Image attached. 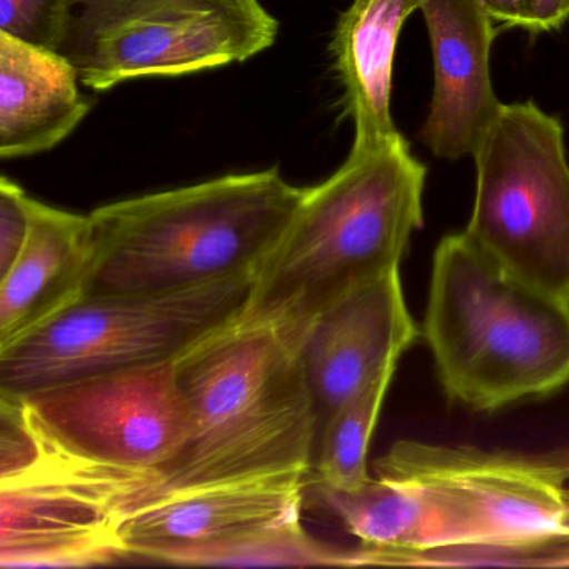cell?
I'll list each match as a JSON object with an SVG mask.
<instances>
[{"mask_svg":"<svg viewBox=\"0 0 569 569\" xmlns=\"http://www.w3.org/2000/svg\"><path fill=\"white\" fill-rule=\"evenodd\" d=\"M189 409L181 455L124 512L172 492L278 476H311L316 412L281 331L239 319L176 361Z\"/></svg>","mask_w":569,"mask_h":569,"instance_id":"obj_1","label":"cell"},{"mask_svg":"<svg viewBox=\"0 0 569 569\" xmlns=\"http://www.w3.org/2000/svg\"><path fill=\"white\" fill-rule=\"evenodd\" d=\"M426 168L401 134L349 152L321 184L306 188L271 254L256 272L241 321L291 338L349 292L399 271L422 226Z\"/></svg>","mask_w":569,"mask_h":569,"instance_id":"obj_2","label":"cell"},{"mask_svg":"<svg viewBox=\"0 0 569 569\" xmlns=\"http://www.w3.org/2000/svg\"><path fill=\"white\" fill-rule=\"evenodd\" d=\"M302 194L271 168L102 206L89 214L94 251L82 296L256 276Z\"/></svg>","mask_w":569,"mask_h":569,"instance_id":"obj_3","label":"cell"},{"mask_svg":"<svg viewBox=\"0 0 569 569\" xmlns=\"http://www.w3.org/2000/svg\"><path fill=\"white\" fill-rule=\"evenodd\" d=\"M425 338L446 395L476 411L569 382V301L512 278L465 232L436 249Z\"/></svg>","mask_w":569,"mask_h":569,"instance_id":"obj_4","label":"cell"},{"mask_svg":"<svg viewBox=\"0 0 569 569\" xmlns=\"http://www.w3.org/2000/svg\"><path fill=\"white\" fill-rule=\"evenodd\" d=\"M254 278L181 291L82 296L0 348V392L29 395L72 379L178 361L242 318Z\"/></svg>","mask_w":569,"mask_h":569,"instance_id":"obj_5","label":"cell"},{"mask_svg":"<svg viewBox=\"0 0 569 569\" xmlns=\"http://www.w3.org/2000/svg\"><path fill=\"white\" fill-rule=\"evenodd\" d=\"M375 471L425 499L441 551L516 555L569 541V451L526 456L399 441Z\"/></svg>","mask_w":569,"mask_h":569,"instance_id":"obj_6","label":"cell"},{"mask_svg":"<svg viewBox=\"0 0 569 569\" xmlns=\"http://www.w3.org/2000/svg\"><path fill=\"white\" fill-rule=\"evenodd\" d=\"M12 396L36 455L84 475L126 482L131 486L129 499L174 462L191 428L176 361Z\"/></svg>","mask_w":569,"mask_h":569,"instance_id":"obj_7","label":"cell"},{"mask_svg":"<svg viewBox=\"0 0 569 569\" xmlns=\"http://www.w3.org/2000/svg\"><path fill=\"white\" fill-rule=\"evenodd\" d=\"M465 234L512 278L569 301V164L561 122L532 102L502 104L472 152Z\"/></svg>","mask_w":569,"mask_h":569,"instance_id":"obj_8","label":"cell"},{"mask_svg":"<svg viewBox=\"0 0 569 569\" xmlns=\"http://www.w3.org/2000/svg\"><path fill=\"white\" fill-rule=\"evenodd\" d=\"M309 476L172 492L119 522L126 558L179 566H339L342 551L301 525Z\"/></svg>","mask_w":569,"mask_h":569,"instance_id":"obj_9","label":"cell"},{"mask_svg":"<svg viewBox=\"0 0 569 569\" xmlns=\"http://www.w3.org/2000/svg\"><path fill=\"white\" fill-rule=\"evenodd\" d=\"M122 482L41 458L0 475V566L89 568L126 558L119 542Z\"/></svg>","mask_w":569,"mask_h":569,"instance_id":"obj_10","label":"cell"},{"mask_svg":"<svg viewBox=\"0 0 569 569\" xmlns=\"http://www.w3.org/2000/svg\"><path fill=\"white\" fill-rule=\"evenodd\" d=\"M399 271L349 292L288 339L316 412V441L326 422L366 386L395 375L419 338Z\"/></svg>","mask_w":569,"mask_h":569,"instance_id":"obj_11","label":"cell"},{"mask_svg":"<svg viewBox=\"0 0 569 569\" xmlns=\"http://www.w3.org/2000/svg\"><path fill=\"white\" fill-rule=\"evenodd\" d=\"M435 92L419 138L441 159L472 154L501 111L491 82L498 29L478 0H422Z\"/></svg>","mask_w":569,"mask_h":569,"instance_id":"obj_12","label":"cell"},{"mask_svg":"<svg viewBox=\"0 0 569 569\" xmlns=\"http://www.w3.org/2000/svg\"><path fill=\"white\" fill-rule=\"evenodd\" d=\"M89 216L32 202L21 254L0 276V348L54 318L84 292L92 266Z\"/></svg>","mask_w":569,"mask_h":569,"instance_id":"obj_13","label":"cell"},{"mask_svg":"<svg viewBox=\"0 0 569 569\" xmlns=\"http://www.w3.org/2000/svg\"><path fill=\"white\" fill-rule=\"evenodd\" d=\"M74 66L58 52L0 32V158L51 151L91 111Z\"/></svg>","mask_w":569,"mask_h":569,"instance_id":"obj_14","label":"cell"},{"mask_svg":"<svg viewBox=\"0 0 569 569\" xmlns=\"http://www.w3.org/2000/svg\"><path fill=\"white\" fill-rule=\"evenodd\" d=\"M422 0H352L331 41L345 108L355 122L351 151H371L398 138L391 118L392 69L402 26Z\"/></svg>","mask_w":569,"mask_h":569,"instance_id":"obj_15","label":"cell"},{"mask_svg":"<svg viewBox=\"0 0 569 569\" xmlns=\"http://www.w3.org/2000/svg\"><path fill=\"white\" fill-rule=\"evenodd\" d=\"M392 376H382L366 386L326 422L316 441L315 481L329 488L355 489L371 478L369 442Z\"/></svg>","mask_w":569,"mask_h":569,"instance_id":"obj_16","label":"cell"},{"mask_svg":"<svg viewBox=\"0 0 569 569\" xmlns=\"http://www.w3.org/2000/svg\"><path fill=\"white\" fill-rule=\"evenodd\" d=\"M71 0H0V32L58 51Z\"/></svg>","mask_w":569,"mask_h":569,"instance_id":"obj_17","label":"cell"},{"mask_svg":"<svg viewBox=\"0 0 569 569\" xmlns=\"http://www.w3.org/2000/svg\"><path fill=\"white\" fill-rule=\"evenodd\" d=\"M478 4L495 24L532 34L556 31L569 19V0H478Z\"/></svg>","mask_w":569,"mask_h":569,"instance_id":"obj_18","label":"cell"},{"mask_svg":"<svg viewBox=\"0 0 569 569\" xmlns=\"http://www.w3.org/2000/svg\"><path fill=\"white\" fill-rule=\"evenodd\" d=\"M34 199L9 178L0 179V276L21 254L32 224Z\"/></svg>","mask_w":569,"mask_h":569,"instance_id":"obj_19","label":"cell"}]
</instances>
